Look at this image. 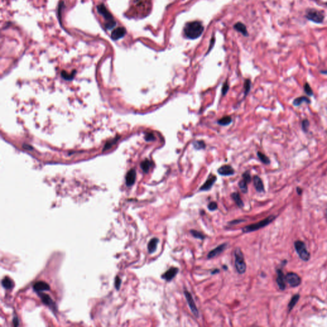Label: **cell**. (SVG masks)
I'll list each match as a JSON object with an SVG mask.
<instances>
[{"label":"cell","mask_w":327,"mask_h":327,"mask_svg":"<svg viewBox=\"0 0 327 327\" xmlns=\"http://www.w3.org/2000/svg\"><path fill=\"white\" fill-rule=\"evenodd\" d=\"M306 17L308 19L317 23H321L324 19V15L322 12L314 10V9L308 10Z\"/></svg>","instance_id":"5"},{"label":"cell","mask_w":327,"mask_h":327,"mask_svg":"<svg viewBox=\"0 0 327 327\" xmlns=\"http://www.w3.org/2000/svg\"><path fill=\"white\" fill-rule=\"evenodd\" d=\"M285 279H286V281L292 288L298 286L302 282V280L300 276L294 272L288 273L285 275Z\"/></svg>","instance_id":"6"},{"label":"cell","mask_w":327,"mask_h":327,"mask_svg":"<svg viewBox=\"0 0 327 327\" xmlns=\"http://www.w3.org/2000/svg\"><path fill=\"white\" fill-rule=\"evenodd\" d=\"M158 242H159V240L157 238H153L149 242L148 244V250L149 254H153V253H155L157 248V245Z\"/></svg>","instance_id":"18"},{"label":"cell","mask_w":327,"mask_h":327,"mask_svg":"<svg viewBox=\"0 0 327 327\" xmlns=\"http://www.w3.org/2000/svg\"><path fill=\"white\" fill-rule=\"evenodd\" d=\"M253 182L254 185L255 187V189L257 190V192H265V187L264 185L261 180L258 176H255L253 178Z\"/></svg>","instance_id":"16"},{"label":"cell","mask_w":327,"mask_h":327,"mask_svg":"<svg viewBox=\"0 0 327 327\" xmlns=\"http://www.w3.org/2000/svg\"><path fill=\"white\" fill-rule=\"evenodd\" d=\"M242 177L244 180L247 182V183H250L251 181V176L250 175V172L249 171L245 172L244 174L242 175Z\"/></svg>","instance_id":"35"},{"label":"cell","mask_w":327,"mask_h":327,"mask_svg":"<svg viewBox=\"0 0 327 327\" xmlns=\"http://www.w3.org/2000/svg\"><path fill=\"white\" fill-rule=\"evenodd\" d=\"M229 88H230V86H229L228 82L227 81H226L223 84V86H222V93L223 96L226 95L227 92L229 90Z\"/></svg>","instance_id":"36"},{"label":"cell","mask_w":327,"mask_h":327,"mask_svg":"<svg viewBox=\"0 0 327 327\" xmlns=\"http://www.w3.org/2000/svg\"><path fill=\"white\" fill-rule=\"evenodd\" d=\"M303 102H305V103H307V104H310L311 103V100H309V99H308L307 97L302 96V97H298V98H297V99H295V100H294V101L293 102V104L295 106H300L303 103Z\"/></svg>","instance_id":"20"},{"label":"cell","mask_w":327,"mask_h":327,"mask_svg":"<svg viewBox=\"0 0 327 327\" xmlns=\"http://www.w3.org/2000/svg\"><path fill=\"white\" fill-rule=\"evenodd\" d=\"M178 272V268L176 267H172L168 270L162 275V278L166 280V281L169 282L173 279Z\"/></svg>","instance_id":"11"},{"label":"cell","mask_w":327,"mask_h":327,"mask_svg":"<svg viewBox=\"0 0 327 327\" xmlns=\"http://www.w3.org/2000/svg\"><path fill=\"white\" fill-rule=\"evenodd\" d=\"M235 268L237 272L240 274H243L245 272L247 266L244 259V256L242 252L239 248H237L235 251Z\"/></svg>","instance_id":"3"},{"label":"cell","mask_w":327,"mask_h":327,"mask_svg":"<svg viewBox=\"0 0 327 327\" xmlns=\"http://www.w3.org/2000/svg\"><path fill=\"white\" fill-rule=\"evenodd\" d=\"M325 217H326V219H327V209L326 210V211H325Z\"/></svg>","instance_id":"44"},{"label":"cell","mask_w":327,"mask_h":327,"mask_svg":"<svg viewBox=\"0 0 327 327\" xmlns=\"http://www.w3.org/2000/svg\"><path fill=\"white\" fill-rule=\"evenodd\" d=\"M234 27H235V30H236L242 33L243 35H244L245 36L247 35V31L246 27L244 24H242V22L236 23V24L234 26Z\"/></svg>","instance_id":"24"},{"label":"cell","mask_w":327,"mask_h":327,"mask_svg":"<svg viewBox=\"0 0 327 327\" xmlns=\"http://www.w3.org/2000/svg\"><path fill=\"white\" fill-rule=\"evenodd\" d=\"M304 91H305L306 94L307 95H309V96H312L313 94H314V93H313L312 88H311L308 82L305 83V85H304Z\"/></svg>","instance_id":"34"},{"label":"cell","mask_w":327,"mask_h":327,"mask_svg":"<svg viewBox=\"0 0 327 327\" xmlns=\"http://www.w3.org/2000/svg\"><path fill=\"white\" fill-rule=\"evenodd\" d=\"M116 26V22L114 19L107 21L105 24L106 28L108 30H113Z\"/></svg>","instance_id":"31"},{"label":"cell","mask_w":327,"mask_h":327,"mask_svg":"<svg viewBox=\"0 0 327 327\" xmlns=\"http://www.w3.org/2000/svg\"><path fill=\"white\" fill-rule=\"evenodd\" d=\"M135 178H136V172L135 170L132 169L130 171L126 177V184L127 185L130 187L132 186L135 181Z\"/></svg>","instance_id":"17"},{"label":"cell","mask_w":327,"mask_h":327,"mask_svg":"<svg viewBox=\"0 0 327 327\" xmlns=\"http://www.w3.org/2000/svg\"><path fill=\"white\" fill-rule=\"evenodd\" d=\"M184 295L185 296V298H186V300L187 301V303H188V305L190 307V311L191 312H192V314L196 317H198L199 316V311L198 309L197 308V306H196L195 303V302L194 300V299L192 298V296L191 294L188 291L185 290L184 291Z\"/></svg>","instance_id":"7"},{"label":"cell","mask_w":327,"mask_h":327,"mask_svg":"<svg viewBox=\"0 0 327 327\" xmlns=\"http://www.w3.org/2000/svg\"><path fill=\"white\" fill-rule=\"evenodd\" d=\"M204 27L201 22L199 21H192L187 22L185 25L184 33L186 38L189 39H195L203 33Z\"/></svg>","instance_id":"1"},{"label":"cell","mask_w":327,"mask_h":327,"mask_svg":"<svg viewBox=\"0 0 327 327\" xmlns=\"http://www.w3.org/2000/svg\"><path fill=\"white\" fill-rule=\"evenodd\" d=\"M190 233L192 234V235L195 238H198V239H200V240H203L205 238V236L202 234L201 233L199 232V231H198L196 230H190Z\"/></svg>","instance_id":"29"},{"label":"cell","mask_w":327,"mask_h":327,"mask_svg":"<svg viewBox=\"0 0 327 327\" xmlns=\"http://www.w3.org/2000/svg\"><path fill=\"white\" fill-rule=\"evenodd\" d=\"M217 208H218V205L217 203L216 202L210 203L208 206V208L209 210H210V211H215V210H216L217 209Z\"/></svg>","instance_id":"37"},{"label":"cell","mask_w":327,"mask_h":327,"mask_svg":"<svg viewBox=\"0 0 327 327\" xmlns=\"http://www.w3.org/2000/svg\"><path fill=\"white\" fill-rule=\"evenodd\" d=\"M214 271H215V272H212V274H214V273H217V272H219V270H214Z\"/></svg>","instance_id":"43"},{"label":"cell","mask_w":327,"mask_h":327,"mask_svg":"<svg viewBox=\"0 0 327 327\" xmlns=\"http://www.w3.org/2000/svg\"><path fill=\"white\" fill-rule=\"evenodd\" d=\"M218 172L222 176H231L234 175L235 170L230 165H224L218 168Z\"/></svg>","instance_id":"14"},{"label":"cell","mask_w":327,"mask_h":327,"mask_svg":"<svg viewBox=\"0 0 327 327\" xmlns=\"http://www.w3.org/2000/svg\"><path fill=\"white\" fill-rule=\"evenodd\" d=\"M97 8L98 12H99L100 15L103 16L107 21L114 19L113 16L111 15V13L108 10H107V9L106 8V7H105L104 4H100L99 5L97 6Z\"/></svg>","instance_id":"9"},{"label":"cell","mask_w":327,"mask_h":327,"mask_svg":"<svg viewBox=\"0 0 327 327\" xmlns=\"http://www.w3.org/2000/svg\"><path fill=\"white\" fill-rule=\"evenodd\" d=\"M285 281H286V279H285V275L282 272V270L281 269H277L276 282L281 290L284 291L286 289V282Z\"/></svg>","instance_id":"8"},{"label":"cell","mask_w":327,"mask_h":327,"mask_svg":"<svg viewBox=\"0 0 327 327\" xmlns=\"http://www.w3.org/2000/svg\"><path fill=\"white\" fill-rule=\"evenodd\" d=\"M121 280L120 279V278L119 277H116V279H115V287H116V289H120V287L121 286Z\"/></svg>","instance_id":"39"},{"label":"cell","mask_w":327,"mask_h":327,"mask_svg":"<svg viewBox=\"0 0 327 327\" xmlns=\"http://www.w3.org/2000/svg\"><path fill=\"white\" fill-rule=\"evenodd\" d=\"M193 146L196 149H201L206 147V144L203 141H195L193 143Z\"/></svg>","instance_id":"28"},{"label":"cell","mask_w":327,"mask_h":327,"mask_svg":"<svg viewBox=\"0 0 327 327\" xmlns=\"http://www.w3.org/2000/svg\"><path fill=\"white\" fill-rule=\"evenodd\" d=\"M39 295H40L42 299V302L44 303V304L47 305L51 308L55 307V304L54 302L52 300V299L49 297V295H46V294H44V293H39Z\"/></svg>","instance_id":"19"},{"label":"cell","mask_w":327,"mask_h":327,"mask_svg":"<svg viewBox=\"0 0 327 327\" xmlns=\"http://www.w3.org/2000/svg\"><path fill=\"white\" fill-rule=\"evenodd\" d=\"M297 192L298 194V195H301L302 193V189L300 187H297Z\"/></svg>","instance_id":"41"},{"label":"cell","mask_w":327,"mask_h":327,"mask_svg":"<svg viewBox=\"0 0 327 327\" xmlns=\"http://www.w3.org/2000/svg\"><path fill=\"white\" fill-rule=\"evenodd\" d=\"M232 122V118L231 116H224L218 121V123L222 126H226L230 125Z\"/></svg>","instance_id":"25"},{"label":"cell","mask_w":327,"mask_h":327,"mask_svg":"<svg viewBox=\"0 0 327 327\" xmlns=\"http://www.w3.org/2000/svg\"><path fill=\"white\" fill-rule=\"evenodd\" d=\"M309 125H310V123L307 119H305L302 121V130L305 132H308V130H309Z\"/></svg>","instance_id":"33"},{"label":"cell","mask_w":327,"mask_h":327,"mask_svg":"<svg viewBox=\"0 0 327 327\" xmlns=\"http://www.w3.org/2000/svg\"><path fill=\"white\" fill-rule=\"evenodd\" d=\"M275 218H276V217L274 216H270L259 222L250 224V225L248 226H246L244 228H242V231L244 233H250V232H253L254 231L258 230H259V229H261L268 225L269 224H270L271 222H273L275 220Z\"/></svg>","instance_id":"2"},{"label":"cell","mask_w":327,"mask_h":327,"mask_svg":"<svg viewBox=\"0 0 327 327\" xmlns=\"http://www.w3.org/2000/svg\"><path fill=\"white\" fill-rule=\"evenodd\" d=\"M294 245H295V249L296 250L297 253L301 259L304 261H308L310 259L311 254L307 250L304 242L302 241L297 240L295 242Z\"/></svg>","instance_id":"4"},{"label":"cell","mask_w":327,"mask_h":327,"mask_svg":"<svg viewBox=\"0 0 327 327\" xmlns=\"http://www.w3.org/2000/svg\"><path fill=\"white\" fill-rule=\"evenodd\" d=\"M226 247H227V244H221L219 246H218L217 247L215 248L214 249L212 250L207 255L208 258V259L213 258H215V257H216V256H218L219 254H221L222 253V252L226 249Z\"/></svg>","instance_id":"13"},{"label":"cell","mask_w":327,"mask_h":327,"mask_svg":"<svg viewBox=\"0 0 327 327\" xmlns=\"http://www.w3.org/2000/svg\"><path fill=\"white\" fill-rule=\"evenodd\" d=\"M1 284H2V286H3V288L7 289H10L12 288L13 286V282H12V281L10 278L7 277H4L2 280Z\"/></svg>","instance_id":"23"},{"label":"cell","mask_w":327,"mask_h":327,"mask_svg":"<svg viewBox=\"0 0 327 327\" xmlns=\"http://www.w3.org/2000/svg\"><path fill=\"white\" fill-rule=\"evenodd\" d=\"M13 325H14L15 326H17L19 325V320H18V318L17 317H14V318H13Z\"/></svg>","instance_id":"40"},{"label":"cell","mask_w":327,"mask_h":327,"mask_svg":"<svg viewBox=\"0 0 327 327\" xmlns=\"http://www.w3.org/2000/svg\"><path fill=\"white\" fill-rule=\"evenodd\" d=\"M243 221L242 220H238V221H232L231 222H230V224H236V223H240L242 222Z\"/></svg>","instance_id":"42"},{"label":"cell","mask_w":327,"mask_h":327,"mask_svg":"<svg viewBox=\"0 0 327 327\" xmlns=\"http://www.w3.org/2000/svg\"><path fill=\"white\" fill-rule=\"evenodd\" d=\"M33 289L35 291L41 293L44 291H49L50 289V286L47 282L44 281H39L33 285Z\"/></svg>","instance_id":"15"},{"label":"cell","mask_w":327,"mask_h":327,"mask_svg":"<svg viewBox=\"0 0 327 327\" xmlns=\"http://www.w3.org/2000/svg\"><path fill=\"white\" fill-rule=\"evenodd\" d=\"M127 31L124 27H119L111 33V39L113 40H119L125 35Z\"/></svg>","instance_id":"12"},{"label":"cell","mask_w":327,"mask_h":327,"mask_svg":"<svg viewBox=\"0 0 327 327\" xmlns=\"http://www.w3.org/2000/svg\"><path fill=\"white\" fill-rule=\"evenodd\" d=\"M247 182L244 180H242L241 181H240L239 184H238V185H239V187L240 189H241V190L244 193H247V191H248V188H247Z\"/></svg>","instance_id":"30"},{"label":"cell","mask_w":327,"mask_h":327,"mask_svg":"<svg viewBox=\"0 0 327 327\" xmlns=\"http://www.w3.org/2000/svg\"><path fill=\"white\" fill-rule=\"evenodd\" d=\"M250 86H251V82H250V81L249 80V79H247V80H246L245 82V84H244V93H245V96H247V94H248V93H249V92L250 91Z\"/></svg>","instance_id":"32"},{"label":"cell","mask_w":327,"mask_h":327,"mask_svg":"<svg viewBox=\"0 0 327 327\" xmlns=\"http://www.w3.org/2000/svg\"><path fill=\"white\" fill-rule=\"evenodd\" d=\"M257 155H258V157L259 158V160L263 164H270V161L269 159V158L266 156L264 153L258 152V153H257Z\"/></svg>","instance_id":"27"},{"label":"cell","mask_w":327,"mask_h":327,"mask_svg":"<svg viewBox=\"0 0 327 327\" xmlns=\"http://www.w3.org/2000/svg\"><path fill=\"white\" fill-rule=\"evenodd\" d=\"M144 139H145V140L147 141H154V140H155V137L154 136V135L152 133H148L146 134Z\"/></svg>","instance_id":"38"},{"label":"cell","mask_w":327,"mask_h":327,"mask_svg":"<svg viewBox=\"0 0 327 327\" xmlns=\"http://www.w3.org/2000/svg\"><path fill=\"white\" fill-rule=\"evenodd\" d=\"M151 166H152V162L149 161L148 159L144 160L141 164V167L144 172H148Z\"/></svg>","instance_id":"26"},{"label":"cell","mask_w":327,"mask_h":327,"mask_svg":"<svg viewBox=\"0 0 327 327\" xmlns=\"http://www.w3.org/2000/svg\"><path fill=\"white\" fill-rule=\"evenodd\" d=\"M299 299H300V295H299V294H296V295H293V297L291 298V300L288 304L289 312H291V310L294 308V307L295 306Z\"/></svg>","instance_id":"21"},{"label":"cell","mask_w":327,"mask_h":327,"mask_svg":"<svg viewBox=\"0 0 327 327\" xmlns=\"http://www.w3.org/2000/svg\"><path fill=\"white\" fill-rule=\"evenodd\" d=\"M231 198H233V199L235 201V202L236 203V204L238 205V207L240 208H242L243 207H244V202L242 201V199H241V198H240V194L237 193V192H234L231 194Z\"/></svg>","instance_id":"22"},{"label":"cell","mask_w":327,"mask_h":327,"mask_svg":"<svg viewBox=\"0 0 327 327\" xmlns=\"http://www.w3.org/2000/svg\"><path fill=\"white\" fill-rule=\"evenodd\" d=\"M216 180H217V177L216 176L213 175H210L208 176L207 181L204 182V184L201 187L199 190L202 191H207V190H209L210 189H211V188L212 187V186L215 184V182L216 181Z\"/></svg>","instance_id":"10"}]
</instances>
